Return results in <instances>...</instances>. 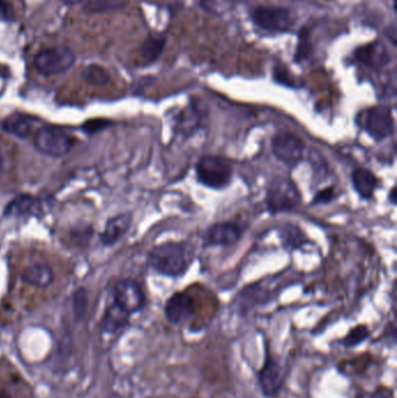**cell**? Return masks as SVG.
Wrapping results in <instances>:
<instances>
[{
	"label": "cell",
	"mask_w": 397,
	"mask_h": 398,
	"mask_svg": "<svg viewBox=\"0 0 397 398\" xmlns=\"http://www.w3.org/2000/svg\"><path fill=\"white\" fill-rule=\"evenodd\" d=\"M60 1L64 5L73 6V5L81 4L82 1H84V0H60Z\"/></svg>",
	"instance_id": "obj_31"
},
{
	"label": "cell",
	"mask_w": 397,
	"mask_h": 398,
	"mask_svg": "<svg viewBox=\"0 0 397 398\" xmlns=\"http://www.w3.org/2000/svg\"><path fill=\"white\" fill-rule=\"evenodd\" d=\"M252 20L258 27L269 32L288 31L293 23L291 12L281 8H258L252 12Z\"/></svg>",
	"instance_id": "obj_9"
},
{
	"label": "cell",
	"mask_w": 397,
	"mask_h": 398,
	"mask_svg": "<svg viewBox=\"0 0 397 398\" xmlns=\"http://www.w3.org/2000/svg\"><path fill=\"white\" fill-rule=\"evenodd\" d=\"M231 163L221 156L208 155L202 158L196 164V176L198 182L213 190H221L231 182Z\"/></svg>",
	"instance_id": "obj_3"
},
{
	"label": "cell",
	"mask_w": 397,
	"mask_h": 398,
	"mask_svg": "<svg viewBox=\"0 0 397 398\" xmlns=\"http://www.w3.org/2000/svg\"><path fill=\"white\" fill-rule=\"evenodd\" d=\"M193 261V246L185 242H165L148 254V266L158 274L170 277L184 275Z\"/></svg>",
	"instance_id": "obj_1"
},
{
	"label": "cell",
	"mask_w": 397,
	"mask_h": 398,
	"mask_svg": "<svg viewBox=\"0 0 397 398\" xmlns=\"http://www.w3.org/2000/svg\"><path fill=\"white\" fill-rule=\"evenodd\" d=\"M33 143L41 154L61 158L73 149L75 139L60 128L43 125L33 136Z\"/></svg>",
	"instance_id": "obj_4"
},
{
	"label": "cell",
	"mask_w": 397,
	"mask_h": 398,
	"mask_svg": "<svg viewBox=\"0 0 397 398\" xmlns=\"http://www.w3.org/2000/svg\"><path fill=\"white\" fill-rule=\"evenodd\" d=\"M126 5L125 0H89L84 5L86 13H105V12L120 10Z\"/></svg>",
	"instance_id": "obj_21"
},
{
	"label": "cell",
	"mask_w": 397,
	"mask_h": 398,
	"mask_svg": "<svg viewBox=\"0 0 397 398\" xmlns=\"http://www.w3.org/2000/svg\"><path fill=\"white\" fill-rule=\"evenodd\" d=\"M75 54L68 47L58 46L46 48L35 55L34 68L45 76L62 74L69 70L75 63Z\"/></svg>",
	"instance_id": "obj_5"
},
{
	"label": "cell",
	"mask_w": 397,
	"mask_h": 398,
	"mask_svg": "<svg viewBox=\"0 0 397 398\" xmlns=\"http://www.w3.org/2000/svg\"><path fill=\"white\" fill-rule=\"evenodd\" d=\"M355 58L365 66L380 69L389 63V54L381 43H370L355 51Z\"/></svg>",
	"instance_id": "obj_14"
},
{
	"label": "cell",
	"mask_w": 397,
	"mask_h": 398,
	"mask_svg": "<svg viewBox=\"0 0 397 398\" xmlns=\"http://www.w3.org/2000/svg\"><path fill=\"white\" fill-rule=\"evenodd\" d=\"M3 171V158H1V153H0V173Z\"/></svg>",
	"instance_id": "obj_32"
},
{
	"label": "cell",
	"mask_w": 397,
	"mask_h": 398,
	"mask_svg": "<svg viewBox=\"0 0 397 398\" xmlns=\"http://www.w3.org/2000/svg\"><path fill=\"white\" fill-rule=\"evenodd\" d=\"M85 306H86V294L81 289L75 295V310L77 313H84Z\"/></svg>",
	"instance_id": "obj_28"
},
{
	"label": "cell",
	"mask_w": 397,
	"mask_h": 398,
	"mask_svg": "<svg viewBox=\"0 0 397 398\" xmlns=\"http://www.w3.org/2000/svg\"><path fill=\"white\" fill-rule=\"evenodd\" d=\"M243 234V227L238 223L223 221L210 226L203 236L204 246H233Z\"/></svg>",
	"instance_id": "obj_11"
},
{
	"label": "cell",
	"mask_w": 397,
	"mask_h": 398,
	"mask_svg": "<svg viewBox=\"0 0 397 398\" xmlns=\"http://www.w3.org/2000/svg\"><path fill=\"white\" fill-rule=\"evenodd\" d=\"M113 298L115 303L130 314L141 311L146 303L141 286L133 279H123L117 283L113 288Z\"/></svg>",
	"instance_id": "obj_10"
},
{
	"label": "cell",
	"mask_w": 397,
	"mask_h": 398,
	"mask_svg": "<svg viewBox=\"0 0 397 398\" xmlns=\"http://www.w3.org/2000/svg\"><path fill=\"white\" fill-rule=\"evenodd\" d=\"M272 148L275 156L289 166H297L304 156V143L290 132L276 133L272 140Z\"/></svg>",
	"instance_id": "obj_7"
},
{
	"label": "cell",
	"mask_w": 397,
	"mask_h": 398,
	"mask_svg": "<svg viewBox=\"0 0 397 398\" xmlns=\"http://www.w3.org/2000/svg\"><path fill=\"white\" fill-rule=\"evenodd\" d=\"M130 313L126 312L123 308L113 303L105 312L103 321H101V329L105 334H118L121 332L128 324Z\"/></svg>",
	"instance_id": "obj_16"
},
{
	"label": "cell",
	"mask_w": 397,
	"mask_h": 398,
	"mask_svg": "<svg viewBox=\"0 0 397 398\" xmlns=\"http://www.w3.org/2000/svg\"><path fill=\"white\" fill-rule=\"evenodd\" d=\"M132 224L131 213H123L113 216L105 225L104 231L101 233V241L105 246H112L123 238Z\"/></svg>",
	"instance_id": "obj_15"
},
{
	"label": "cell",
	"mask_w": 397,
	"mask_h": 398,
	"mask_svg": "<svg viewBox=\"0 0 397 398\" xmlns=\"http://www.w3.org/2000/svg\"><path fill=\"white\" fill-rule=\"evenodd\" d=\"M39 210V201L31 195H20L5 209V216H21L33 214Z\"/></svg>",
	"instance_id": "obj_19"
},
{
	"label": "cell",
	"mask_w": 397,
	"mask_h": 398,
	"mask_svg": "<svg viewBox=\"0 0 397 398\" xmlns=\"http://www.w3.org/2000/svg\"><path fill=\"white\" fill-rule=\"evenodd\" d=\"M165 45H166V39L163 36H160V35L148 36L143 41L141 49H140V55L143 62L147 64L155 62L160 58V55L163 54Z\"/></svg>",
	"instance_id": "obj_20"
},
{
	"label": "cell",
	"mask_w": 397,
	"mask_h": 398,
	"mask_svg": "<svg viewBox=\"0 0 397 398\" xmlns=\"http://www.w3.org/2000/svg\"><path fill=\"white\" fill-rule=\"evenodd\" d=\"M83 78L93 86H105L110 81V75L103 66L91 64L84 70Z\"/></svg>",
	"instance_id": "obj_22"
},
{
	"label": "cell",
	"mask_w": 397,
	"mask_h": 398,
	"mask_svg": "<svg viewBox=\"0 0 397 398\" xmlns=\"http://www.w3.org/2000/svg\"><path fill=\"white\" fill-rule=\"evenodd\" d=\"M23 282L36 286V288H47L51 286L54 279V273L51 267L46 264H33L25 268L21 275Z\"/></svg>",
	"instance_id": "obj_18"
},
{
	"label": "cell",
	"mask_w": 397,
	"mask_h": 398,
	"mask_svg": "<svg viewBox=\"0 0 397 398\" xmlns=\"http://www.w3.org/2000/svg\"><path fill=\"white\" fill-rule=\"evenodd\" d=\"M360 118V126L376 142L383 141L394 133V118L392 110L387 106L367 108Z\"/></svg>",
	"instance_id": "obj_6"
},
{
	"label": "cell",
	"mask_w": 397,
	"mask_h": 398,
	"mask_svg": "<svg viewBox=\"0 0 397 398\" xmlns=\"http://www.w3.org/2000/svg\"><path fill=\"white\" fill-rule=\"evenodd\" d=\"M43 126V120L27 114H13L6 118L3 123L5 132L20 139H27L34 136L36 131Z\"/></svg>",
	"instance_id": "obj_13"
},
{
	"label": "cell",
	"mask_w": 397,
	"mask_h": 398,
	"mask_svg": "<svg viewBox=\"0 0 397 398\" xmlns=\"http://www.w3.org/2000/svg\"><path fill=\"white\" fill-rule=\"evenodd\" d=\"M258 387L266 397H274L285 382V367L278 359L266 352L265 364L258 373Z\"/></svg>",
	"instance_id": "obj_8"
},
{
	"label": "cell",
	"mask_w": 397,
	"mask_h": 398,
	"mask_svg": "<svg viewBox=\"0 0 397 398\" xmlns=\"http://www.w3.org/2000/svg\"><path fill=\"white\" fill-rule=\"evenodd\" d=\"M195 313V301L187 293H178L167 301L165 314L167 321L173 325L183 324Z\"/></svg>",
	"instance_id": "obj_12"
},
{
	"label": "cell",
	"mask_w": 397,
	"mask_h": 398,
	"mask_svg": "<svg viewBox=\"0 0 397 398\" xmlns=\"http://www.w3.org/2000/svg\"><path fill=\"white\" fill-rule=\"evenodd\" d=\"M396 192H397V190L396 188H395V186H394L393 189L390 190V194H389V201L390 203H392V204L395 205L396 204Z\"/></svg>",
	"instance_id": "obj_30"
},
{
	"label": "cell",
	"mask_w": 397,
	"mask_h": 398,
	"mask_svg": "<svg viewBox=\"0 0 397 398\" xmlns=\"http://www.w3.org/2000/svg\"><path fill=\"white\" fill-rule=\"evenodd\" d=\"M108 120L96 119L90 120L86 124L83 126V129L88 132V133H96V132L101 131L103 128L108 127Z\"/></svg>",
	"instance_id": "obj_27"
},
{
	"label": "cell",
	"mask_w": 397,
	"mask_h": 398,
	"mask_svg": "<svg viewBox=\"0 0 397 398\" xmlns=\"http://www.w3.org/2000/svg\"><path fill=\"white\" fill-rule=\"evenodd\" d=\"M358 398H392V394L388 390H375L372 393H363Z\"/></svg>",
	"instance_id": "obj_29"
},
{
	"label": "cell",
	"mask_w": 397,
	"mask_h": 398,
	"mask_svg": "<svg viewBox=\"0 0 397 398\" xmlns=\"http://www.w3.org/2000/svg\"><path fill=\"white\" fill-rule=\"evenodd\" d=\"M301 203V194L296 184L287 177H276L267 189V209L272 214L291 212Z\"/></svg>",
	"instance_id": "obj_2"
},
{
	"label": "cell",
	"mask_w": 397,
	"mask_h": 398,
	"mask_svg": "<svg viewBox=\"0 0 397 398\" xmlns=\"http://www.w3.org/2000/svg\"><path fill=\"white\" fill-rule=\"evenodd\" d=\"M368 336H370L368 327L365 326V325H359V326H355L354 329H352L348 332V334L341 340V344L345 347H355V346H358V345L366 340Z\"/></svg>",
	"instance_id": "obj_24"
},
{
	"label": "cell",
	"mask_w": 397,
	"mask_h": 398,
	"mask_svg": "<svg viewBox=\"0 0 397 398\" xmlns=\"http://www.w3.org/2000/svg\"><path fill=\"white\" fill-rule=\"evenodd\" d=\"M280 236H281L282 241H283V246L287 248H291V249L300 247V245L304 242L303 234L297 228V226H291V225L285 226V227L282 228Z\"/></svg>",
	"instance_id": "obj_23"
},
{
	"label": "cell",
	"mask_w": 397,
	"mask_h": 398,
	"mask_svg": "<svg viewBox=\"0 0 397 398\" xmlns=\"http://www.w3.org/2000/svg\"><path fill=\"white\" fill-rule=\"evenodd\" d=\"M352 184L360 197L370 199L378 188V179L366 168H358L352 174Z\"/></svg>",
	"instance_id": "obj_17"
},
{
	"label": "cell",
	"mask_w": 397,
	"mask_h": 398,
	"mask_svg": "<svg viewBox=\"0 0 397 398\" xmlns=\"http://www.w3.org/2000/svg\"><path fill=\"white\" fill-rule=\"evenodd\" d=\"M333 198H335V191H333L332 188H328V189L322 190V191H320V192L315 196L313 204H328V203H330Z\"/></svg>",
	"instance_id": "obj_26"
},
{
	"label": "cell",
	"mask_w": 397,
	"mask_h": 398,
	"mask_svg": "<svg viewBox=\"0 0 397 398\" xmlns=\"http://www.w3.org/2000/svg\"><path fill=\"white\" fill-rule=\"evenodd\" d=\"M311 51V42H310V31L308 28H302L298 34V43H297L296 53H295V61L301 62L304 58H308Z\"/></svg>",
	"instance_id": "obj_25"
}]
</instances>
